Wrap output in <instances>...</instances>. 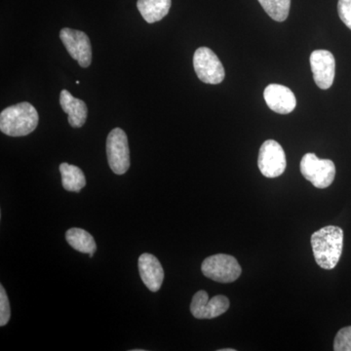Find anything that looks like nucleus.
I'll return each mask as SVG.
<instances>
[{
    "mask_svg": "<svg viewBox=\"0 0 351 351\" xmlns=\"http://www.w3.org/2000/svg\"><path fill=\"white\" fill-rule=\"evenodd\" d=\"M107 156L108 165L114 174H125L130 168L128 138L122 129L114 128L108 134Z\"/></svg>",
    "mask_w": 351,
    "mask_h": 351,
    "instance_id": "39448f33",
    "label": "nucleus"
},
{
    "mask_svg": "<svg viewBox=\"0 0 351 351\" xmlns=\"http://www.w3.org/2000/svg\"><path fill=\"white\" fill-rule=\"evenodd\" d=\"M38 120L36 108L24 101L2 110L0 113V130L10 137H24L36 130Z\"/></svg>",
    "mask_w": 351,
    "mask_h": 351,
    "instance_id": "f03ea898",
    "label": "nucleus"
},
{
    "mask_svg": "<svg viewBox=\"0 0 351 351\" xmlns=\"http://www.w3.org/2000/svg\"><path fill=\"white\" fill-rule=\"evenodd\" d=\"M219 351H235V350H232V348H225V350H219Z\"/></svg>",
    "mask_w": 351,
    "mask_h": 351,
    "instance_id": "412c9836",
    "label": "nucleus"
},
{
    "mask_svg": "<svg viewBox=\"0 0 351 351\" xmlns=\"http://www.w3.org/2000/svg\"><path fill=\"white\" fill-rule=\"evenodd\" d=\"M68 243L75 250L84 254H94L97 250V244L94 237L82 228H69L66 233Z\"/></svg>",
    "mask_w": 351,
    "mask_h": 351,
    "instance_id": "dca6fc26",
    "label": "nucleus"
},
{
    "mask_svg": "<svg viewBox=\"0 0 351 351\" xmlns=\"http://www.w3.org/2000/svg\"><path fill=\"white\" fill-rule=\"evenodd\" d=\"M309 60L315 84L320 89H329L334 83L336 73L334 55L328 50H315L311 53Z\"/></svg>",
    "mask_w": 351,
    "mask_h": 351,
    "instance_id": "9d476101",
    "label": "nucleus"
},
{
    "mask_svg": "<svg viewBox=\"0 0 351 351\" xmlns=\"http://www.w3.org/2000/svg\"><path fill=\"white\" fill-rule=\"evenodd\" d=\"M11 317L10 304L3 285L0 286V326L8 324Z\"/></svg>",
    "mask_w": 351,
    "mask_h": 351,
    "instance_id": "6ab92c4d",
    "label": "nucleus"
},
{
    "mask_svg": "<svg viewBox=\"0 0 351 351\" xmlns=\"http://www.w3.org/2000/svg\"><path fill=\"white\" fill-rule=\"evenodd\" d=\"M335 351H351V326L343 328L334 341Z\"/></svg>",
    "mask_w": 351,
    "mask_h": 351,
    "instance_id": "a211bd4d",
    "label": "nucleus"
},
{
    "mask_svg": "<svg viewBox=\"0 0 351 351\" xmlns=\"http://www.w3.org/2000/svg\"><path fill=\"white\" fill-rule=\"evenodd\" d=\"M201 270L207 278L219 283H232L241 276V267L237 258L226 254H217L205 258Z\"/></svg>",
    "mask_w": 351,
    "mask_h": 351,
    "instance_id": "7ed1b4c3",
    "label": "nucleus"
},
{
    "mask_svg": "<svg viewBox=\"0 0 351 351\" xmlns=\"http://www.w3.org/2000/svg\"><path fill=\"white\" fill-rule=\"evenodd\" d=\"M311 241L317 265L324 269H335L343 253V230L339 226H325L311 235Z\"/></svg>",
    "mask_w": 351,
    "mask_h": 351,
    "instance_id": "f257e3e1",
    "label": "nucleus"
},
{
    "mask_svg": "<svg viewBox=\"0 0 351 351\" xmlns=\"http://www.w3.org/2000/svg\"><path fill=\"white\" fill-rule=\"evenodd\" d=\"M171 0H138L137 7L145 22H159L169 13Z\"/></svg>",
    "mask_w": 351,
    "mask_h": 351,
    "instance_id": "4468645a",
    "label": "nucleus"
},
{
    "mask_svg": "<svg viewBox=\"0 0 351 351\" xmlns=\"http://www.w3.org/2000/svg\"><path fill=\"white\" fill-rule=\"evenodd\" d=\"M301 172L315 188L327 189L334 182L336 166L330 159H320L314 154H306L302 158Z\"/></svg>",
    "mask_w": 351,
    "mask_h": 351,
    "instance_id": "20e7f679",
    "label": "nucleus"
},
{
    "mask_svg": "<svg viewBox=\"0 0 351 351\" xmlns=\"http://www.w3.org/2000/svg\"><path fill=\"white\" fill-rule=\"evenodd\" d=\"M60 38L69 54L82 68H87L91 64V43L85 32L64 27L60 32Z\"/></svg>",
    "mask_w": 351,
    "mask_h": 351,
    "instance_id": "6e6552de",
    "label": "nucleus"
},
{
    "mask_svg": "<svg viewBox=\"0 0 351 351\" xmlns=\"http://www.w3.org/2000/svg\"><path fill=\"white\" fill-rule=\"evenodd\" d=\"M93 256H94V254H90L89 257L90 258H93Z\"/></svg>",
    "mask_w": 351,
    "mask_h": 351,
    "instance_id": "4be33fe9",
    "label": "nucleus"
},
{
    "mask_svg": "<svg viewBox=\"0 0 351 351\" xmlns=\"http://www.w3.org/2000/svg\"><path fill=\"white\" fill-rule=\"evenodd\" d=\"M193 68L197 77L207 84H219L225 80L223 64L210 48L200 47L195 51Z\"/></svg>",
    "mask_w": 351,
    "mask_h": 351,
    "instance_id": "423d86ee",
    "label": "nucleus"
},
{
    "mask_svg": "<svg viewBox=\"0 0 351 351\" xmlns=\"http://www.w3.org/2000/svg\"><path fill=\"white\" fill-rule=\"evenodd\" d=\"M265 12L276 22H284L290 13L291 0H258Z\"/></svg>",
    "mask_w": 351,
    "mask_h": 351,
    "instance_id": "f3484780",
    "label": "nucleus"
},
{
    "mask_svg": "<svg viewBox=\"0 0 351 351\" xmlns=\"http://www.w3.org/2000/svg\"><path fill=\"white\" fill-rule=\"evenodd\" d=\"M338 12L343 24L351 29V0H339Z\"/></svg>",
    "mask_w": 351,
    "mask_h": 351,
    "instance_id": "aec40b11",
    "label": "nucleus"
},
{
    "mask_svg": "<svg viewBox=\"0 0 351 351\" xmlns=\"http://www.w3.org/2000/svg\"><path fill=\"white\" fill-rule=\"evenodd\" d=\"M138 265L143 282L149 291L157 292L164 280V270L158 258L152 254H142L138 258Z\"/></svg>",
    "mask_w": 351,
    "mask_h": 351,
    "instance_id": "f8f14e48",
    "label": "nucleus"
},
{
    "mask_svg": "<svg viewBox=\"0 0 351 351\" xmlns=\"http://www.w3.org/2000/svg\"><path fill=\"white\" fill-rule=\"evenodd\" d=\"M60 104L64 112L68 113L69 125L80 128L86 122L88 108L86 104L75 98L68 90H62L60 94Z\"/></svg>",
    "mask_w": 351,
    "mask_h": 351,
    "instance_id": "ddd939ff",
    "label": "nucleus"
},
{
    "mask_svg": "<svg viewBox=\"0 0 351 351\" xmlns=\"http://www.w3.org/2000/svg\"><path fill=\"white\" fill-rule=\"evenodd\" d=\"M230 306V300L226 295H216L210 300L206 291L201 290L193 295L191 313L197 319H212L226 313Z\"/></svg>",
    "mask_w": 351,
    "mask_h": 351,
    "instance_id": "1a4fd4ad",
    "label": "nucleus"
},
{
    "mask_svg": "<svg viewBox=\"0 0 351 351\" xmlns=\"http://www.w3.org/2000/svg\"><path fill=\"white\" fill-rule=\"evenodd\" d=\"M258 166L265 177L276 178L282 175L285 172L287 161L281 145L276 141H265L258 152Z\"/></svg>",
    "mask_w": 351,
    "mask_h": 351,
    "instance_id": "0eeeda50",
    "label": "nucleus"
},
{
    "mask_svg": "<svg viewBox=\"0 0 351 351\" xmlns=\"http://www.w3.org/2000/svg\"><path fill=\"white\" fill-rule=\"evenodd\" d=\"M263 98L267 107L279 114H288L297 106V100L292 90L284 85H269L263 92Z\"/></svg>",
    "mask_w": 351,
    "mask_h": 351,
    "instance_id": "9b49d317",
    "label": "nucleus"
},
{
    "mask_svg": "<svg viewBox=\"0 0 351 351\" xmlns=\"http://www.w3.org/2000/svg\"><path fill=\"white\" fill-rule=\"evenodd\" d=\"M60 172L62 176V184L66 191L80 193L86 186L84 173L77 166L62 163L60 165Z\"/></svg>",
    "mask_w": 351,
    "mask_h": 351,
    "instance_id": "2eb2a0df",
    "label": "nucleus"
}]
</instances>
